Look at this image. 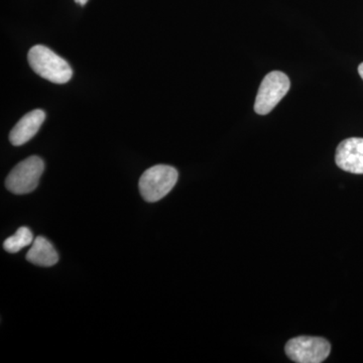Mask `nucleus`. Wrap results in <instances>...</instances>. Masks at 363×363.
<instances>
[{
	"label": "nucleus",
	"instance_id": "5",
	"mask_svg": "<svg viewBox=\"0 0 363 363\" xmlns=\"http://www.w3.org/2000/svg\"><path fill=\"white\" fill-rule=\"evenodd\" d=\"M286 357L297 363H321L330 355L331 345L326 339L300 336L286 344Z\"/></svg>",
	"mask_w": 363,
	"mask_h": 363
},
{
	"label": "nucleus",
	"instance_id": "1",
	"mask_svg": "<svg viewBox=\"0 0 363 363\" xmlns=\"http://www.w3.org/2000/svg\"><path fill=\"white\" fill-rule=\"evenodd\" d=\"M28 60L35 73L55 84H65L73 75V71L65 60L45 45L33 47L28 52Z\"/></svg>",
	"mask_w": 363,
	"mask_h": 363
},
{
	"label": "nucleus",
	"instance_id": "4",
	"mask_svg": "<svg viewBox=\"0 0 363 363\" xmlns=\"http://www.w3.org/2000/svg\"><path fill=\"white\" fill-rule=\"evenodd\" d=\"M290 79L283 72L267 74L255 98V111L259 116L269 113L290 90Z\"/></svg>",
	"mask_w": 363,
	"mask_h": 363
},
{
	"label": "nucleus",
	"instance_id": "8",
	"mask_svg": "<svg viewBox=\"0 0 363 363\" xmlns=\"http://www.w3.org/2000/svg\"><path fill=\"white\" fill-rule=\"evenodd\" d=\"M26 259L35 266L52 267L59 262V255L47 238L39 236L26 253Z\"/></svg>",
	"mask_w": 363,
	"mask_h": 363
},
{
	"label": "nucleus",
	"instance_id": "7",
	"mask_svg": "<svg viewBox=\"0 0 363 363\" xmlns=\"http://www.w3.org/2000/svg\"><path fill=\"white\" fill-rule=\"evenodd\" d=\"M45 119V113L42 109L28 112L11 130L9 133V142L14 147H20L30 142L33 136L37 135Z\"/></svg>",
	"mask_w": 363,
	"mask_h": 363
},
{
	"label": "nucleus",
	"instance_id": "6",
	"mask_svg": "<svg viewBox=\"0 0 363 363\" xmlns=\"http://www.w3.org/2000/svg\"><path fill=\"white\" fill-rule=\"evenodd\" d=\"M335 162L343 171L363 174V138H350L339 143Z\"/></svg>",
	"mask_w": 363,
	"mask_h": 363
},
{
	"label": "nucleus",
	"instance_id": "9",
	"mask_svg": "<svg viewBox=\"0 0 363 363\" xmlns=\"http://www.w3.org/2000/svg\"><path fill=\"white\" fill-rule=\"evenodd\" d=\"M33 235L28 227H21L16 233L7 238L4 243V250L9 253H16L21 250L33 245Z\"/></svg>",
	"mask_w": 363,
	"mask_h": 363
},
{
	"label": "nucleus",
	"instance_id": "2",
	"mask_svg": "<svg viewBox=\"0 0 363 363\" xmlns=\"http://www.w3.org/2000/svg\"><path fill=\"white\" fill-rule=\"evenodd\" d=\"M178 171L167 164H157L147 169L140 179V195L147 202L155 203L171 192L178 181Z\"/></svg>",
	"mask_w": 363,
	"mask_h": 363
},
{
	"label": "nucleus",
	"instance_id": "3",
	"mask_svg": "<svg viewBox=\"0 0 363 363\" xmlns=\"http://www.w3.org/2000/svg\"><path fill=\"white\" fill-rule=\"evenodd\" d=\"M44 169V161L40 157H28L25 161L16 164L7 176V190L16 195H25L33 192L39 185Z\"/></svg>",
	"mask_w": 363,
	"mask_h": 363
},
{
	"label": "nucleus",
	"instance_id": "11",
	"mask_svg": "<svg viewBox=\"0 0 363 363\" xmlns=\"http://www.w3.org/2000/svg\"><path fill=\"white\" fill-rule=\"evenodd\" d=\"M87 1L88 0H75L76 4H80V6H85Z\"/></svg>",
	"mask_w": 363,
	"mask_h": 363
},
{
	"label": "nucleus",
	"instance_id": "10",
	"mask_svg": "<svg viewBox=\"0 0 363 363\" xmlns=\"http://www.w3.org/2000/svg\"><path fill=\"white\" fill-rule=\"evenodd\" d=\"M358 73H359L360 77L363 80V63L360 64L359 67H358Z\"/></svg>",
	"mask_w": 363,
	"mask_h": 363
}]
</instances>
